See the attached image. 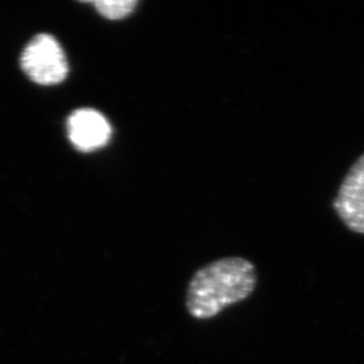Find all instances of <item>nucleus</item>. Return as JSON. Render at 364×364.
Segmentation results:
<instances>
[{
	"label": "nucleus",
	"instance_id": "obj_1",
	"mask_svg": "<svg viewBox=\"0 0 364 364\" xmlns=\"http://www.w3.org/2000/svg\"><path fill=\"white\" fill-rule=\"evenodd\" d=\"M258 275L252 262L229 256L198 269L186 288V308L190 316L208 321L254 294Z\"/></svg>",
	"mask_w": 364,
	"mask_h": 364
},
{
	"label": "nucleus",
	"instance_id": "obj_2",
	"mask_svg": "<svg viewBox=\"0 0 364 364\" xmlns=\"http://www.w3.org/2000/svg\"><path fill=\"white\" fill-rule=\"evenodd\" d=\"M21 64L26 76L41 85L58 84L69 73L62 46L48 35L36 36L26 45L21 53Z\"/></svg>",
	"mask_w": 364,
	"mask_h": 364
},
{
	"label": "nucleus",
	"instance_id": "obj_3",
	"mask_svg": "<svg viewBox=\"0 0 364 364\" xmlns=\"http://www.w3.org/2000/svg\"><path fill=\"white\" fill-rule=\"evenodd\" d=\"M333 209L347 229L364 235V154H362L344 176Z\"/></svg>",
	"mask_w": 364,
	"mask_h": 364
},
{
	"label": "nucleus",
	"instance_id": "obj_4",
	"mask_svg": "<svg viewBox=\"0 0 364 364\" xmlns=\"http://www.w3.org/2000/svg\"><path fill=\"white\" fill-rule=\"evenodd\" d=\"M68 134L78 150L92 151L102 148L110 139V124L98 111L80 109L68 119Z\"/></svg>",
	"mask_w": 364,
	"mask_h": 364
},
{
	"label": "nucleus",
	"instance_id": "obj_5",
	"mask_svg": "<svg viewBox=\"0 0 364 364\" xmlns=\"http://www.w3.org/2000/svg\"><path fill=\"white\" fill-rule=\"evenodd\" d=\"M97 11L109 19H122L127 17L138 5L136 0H98L95 1Z\"/></svg>",
	"mask_w": 364,
	"mask_h": 364
}]
</instances>
